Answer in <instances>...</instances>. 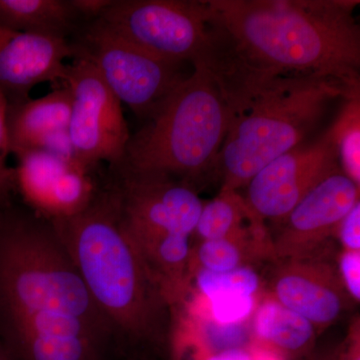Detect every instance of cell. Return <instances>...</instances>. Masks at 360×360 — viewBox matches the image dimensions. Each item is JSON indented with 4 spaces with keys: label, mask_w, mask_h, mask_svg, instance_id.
Here are the masks:
<instances>
[{
    "label": "cell",
    "mask_w": 360,
    "mask_h": 360,
    "mask_svg": "<svg viewBox=\"0 0 360 360\" xmlns=\"http://www.w3.org/2000/svg\"><path fill=\"white\" fill-rule=\"evenodd\" d=\"M328 129L272 160L251 179L243 196L251 212L278 225L319 182L340 169Z\"/></svg>",
    "instance_id": "obj_11"
},
{
    "label": "cell",
    "mask_w": 360,
    "mask_h": 360,
    "mask_svg": "<svg viewBox=\"0 0 360 360\" xmlns=\"http://www.w3.org/2000/svg\"><path fill=\"white\" fill-rule=\"evenodd\" d=\"M105 180L123 226L141 255L194 233L203 206L194 187L167 174L123 165L110 167Z\"/></svg>",
    "instance_id": "obj_6"
},
{
    "label": "cell",
    "mask_w": 360,
    "mask_h": 360,
    "mask_svg": "<svg viewBox=\"0 0 360 360\" xmlns=\"http://www.w3.org/2000/svg\"><path fill=\"white\" fill-rule=\"evenodd\" d=\"M77 46L106 86L137 117L148 120L189 75L184 65L158 58L94 20Z\"/></svg>",
    "instance_id": "obj_8"
},
{
    "label": "cell",
    "mask_w": 360,
    "mask_h": 360,
    "mask_svg": "<svg viewBox=\"0 0 360 360\" xmlns=\"http://www.w3.org/2000/svg\"><path fill=\"white\" fill-rule=\"evenodd\" d=\"M336 238L340 239L342 250L360 251V202L341 220Z\"/></svg>",
    "instance_id": "obj_26"
},
{
    "label": "cell",
    "mask_w": 360,
    "mask_h": 360,
    "mask_svg": "<svg viewBox=\"0 0 360 360\" xmlns=\"http://www.w3.org/2000/svg\"><path fill=\"white\" fill-rule=\"evenodd\" d=\"M193 277L201 295L208 302L225 295L255 296L260 288V276L251 266L224 272L198 269L194 272Z\"/></svg>",
    "instance_id": "obj_21"
},
{
    "label": "cell",
    "mask_w": 360,
    "mask_h": 360,
    "mask_svg": "<svg viewBox=\"0 0 360 360\" xmlns=\"http://www.w3.org/2000/svg\"><path fill=\"white\" fill-rule=\"evenodd\" d=\"M251 331L255 340L277 354L305 352L314 345L317 333L304 317L284 307L271 295L257 307Z\"/></svg>",
    "instance_id": "obj_17"
},
{
    "label": "cell",
    "mask_w": 360,
    "mask_h": 360,
    "mask_svg": "<svg viewBox=\"0 0 360 360\" xmlns=\"http://www.w3.org/2000/svg\"><path fill=\"white\" fill-rule=\"evenodd\" d=\"M146 124L130 136L122 165L160 172L195 188L217 174L232 110L212 72L196 63Z\"/></svg>",
    "instance_id": "obj_5"
},
{
    "label": "cell",
    "mask_w": 360,
    "mask_h": 360,
    "mask_svg": "<svg viewBox=\"0 0 360 360\" xmlns=\"http://www.w3.org/2000/svg\"><path fill=\"white\" fill-rule=\"evenodd\" d=\"M77 18L98 20L112 4L113 0H68Z\"/></svg>",
    "instance_id": "obj_27"
},
{
    "label": "cell",
    "mask_w": 360,
    "mask_h": 360,
    "mask_svg": "<svg viewBox=\"0 0 360 360\" xmlns=\"http://www.w3.org/2000/svg\"><path fill=\"white\" fill-rule=\"evenodd\" d=\"M51 222L115 331L123 359L167 347L174 333V307L125 231L106 180L84 212Z\"/></svg>",
    "instance_id": "obj_2"
},
{
    "label": "cell",
    "mask_w": 360,
    "mask_h": 360,
    "mask_svg": "<svg viewBox=\"0 0 360 360\" xmlns=\"http://www.w3.org/2000/svg\"><path fill=\"white\" fill-rule=\"evenodd\" d=\"M352 96L335 82L311 77H278L253 92L231 108L217 165L220 191L248 186L272 160L304 142L331 101Z\"/></svg>",
    "instance_id": "obj_4"
},
{
    "label": "cell",
    "mask_w": 360,
    "mask_h": 360,
    "mask_svg": "<svg viewBox=\"0 0 360 360\" xmlns=\"http://www.w3.org/2000/svg\"><path fill=\"white\" fill-rule=\"evenodd\" d=\"M96 20L170 63L193 65L207 58L210 37L205 0H113Z\"/></svg>",
    "instance_id": "obj_7"
},
{
    "label": "cell",
    "mask_w": 360,
    "mask_h": 360,
    "mask_svg": "<svg viewBox=\"0 0 360 360\" xmlns=\"http://www.w3.org/2000/svg\"><path fill=\"white\" fill-rule=\"evenodd\" d=\"M71 94L68 139L71 155L90 169L115 167L127 155L130 139L122 104L106 86L94 65L77 54L66 65L63 82Z\"/></svg>",
    "instance_id": "obj_9"
},
{
    "label": "cell",
    "mask_w": 360,
    "mask_h": 360,
    "mask_svg": "<svg viewBox=\"0 0 360 360\" xmlns=\"http://www.w3.org/2000/svg\"><path fill=\"white\" fill-rule=\"evenodd\" d=\"M264 259L276 262L274 250L260 243L224 238L202 240L196 248H191V277L198 269L231 271Z\"/></svg>",
    "instance_id": "obj_19"
},
{
    "label": "cell",
    "mask_w": 360,
    "mask_h": 360,
    "mask_svg": "<svg viewBox=\"0 0 360 360\" xmlns=\"http://www.w3.org/2000/svg\"><path fill=\"white\" fill-rule=\"evenodd\" d=\"M34 315L82 321L120 352L53 224L13 200L0 206V330Z\"/></svg>",
    "instance_id": "obj_3"
},
{
    "label": "cell",
    "mask_w": 360,
    "mask_h": 360,
    "mask_svg": "<svg viewBox=\"0 0 360 360\" xmlns=\"http://www.w3.org/2000/svg\"><path fill=\"white\" fill-rule=\"evenodd\" d=\"M194 233L200 241L224 238L253 241L274 250L269 229L251 212L238 191H220L217 198L203 205Z\"/></svg>",
    "instance_id": "obj_16"
},
{
    "label": "cell",
    "mask_w": 360,
    "mask_h": 360,
    "mask_svg": "<svg viewBox=\"0 0 360 360\" xmlns=\"http://www.w3.org/2000/svg\"><path fill=\"white\" fill-rule=\"evenodd\" d=\"M60 84L39 98L30 97L8 105L6 127L11 155L34 149L71 155L68 139L71 94L66 85Z\"/></svg>",
    "instance_id": "obj_15"
},
{
    "label": "cell",
    "mask_w": 360,
    "mask_h": 360,
    "mask_svg": "<svg viewBox=\"0 0 360 360\" xmlns=\"http://www.w3.org/2000/svg\"><path fill=\"white\" fill-rule=\"evenodd\" d=\"M201 340L212 354L231 349L246 348L252 336L245 322L239 323H219L203 317L200 322Z\"/></svg>",
    "instance_id": "obj_22"
},
{
    "label": "cell",
    "mask_w": 360,
    "mask_h": 360,
    "mask_svg": "<svg viewBox=\"0 0 360 360\" xmlns=\"http://www.w3.org/2000/svg\"><path fill=\"white\" fill-rule=\"evenodd\" d=\"M7 110L8 103L0 92V206L11 202L15 194L14 168L8 163L11 153L7 141Z\"/></svg>",
    "instance_id": "obj_24"
},
{
    "label": "cell",
    "mask_w": 360,
    "mask_h": 360,
    "mask_svg": "<svg viewBox=\"0 0 360 360\" xmlns=\"http://www.w3.org/2000/svg\"><path fill=\"white\" fill-rule=\"evenodd\" d=\"M205 65L229 105L284 77L331 80L360 94L356 0H205Z\"/></svg>",
    "instance_id": "obj_1"
},
{
    "label": "cell",
    "mask_w": 360,
    "mask_h": 360,
    "mask_svg": "<svg viewBox=\"0 0 360 360\" xmlns=\"http://www.w3.org/2000/svg\"><path fill=\"white\" fill-rule=\"evenodd\" d=\"M210 317L219 323L245 322L255 309V296L234 295L210 300Z\"/></svg>",
    "instance_id": "obj_23"
},
{
    "label": "cell",
    "mask_w": 360,
    "mask_h": 360,
    "mask_svg": "<svg viewBox=\"0 0 360 360\" xmlns=\"http://www.w3.org/2000/svg\"><path fill=\"white\" fill-rule=\"evenodd\" d=\"M77 52L68 39L13 32L0 25V92L8 105L27 101L37 85L61 84L66 60Z\"/></svg>",
    "instance_id": "obj_14"
},
{
    "label": "cell",
    "mask_w": 360,
    "mask_h": 360,
    "mask_svg": "<svg viewBox=\"0 0 360 360\" xmlns=\"http://www.w3.org/2000/svg\"><path fill=\"white\" fill-rule=\"evenodd\" d=\"M205 360H255L252 350L248 348H239V349L226 350L210 355Z\"/></svg>",
    "instance_id": "obj_28"
},
{
    "label": "cell",
    "mask_w": 360,
    "mask_h": 360,
    "mask_svg": "<svg viewBox=\"0 0 360 360\" xmlns=\"http://www.w3.org/2000/svg\"><path fill=\"white\" fill-rule=\"evenodd\" d=\"M253 356L255 360H279L278 354L266 347L264 349L260 347L257 348V350L253 352Z\"/></svg>",
    "instance_id": "obj_29"
},
{
    "label": "cell",
    "mask_w": 360,
    "mask_h": 360,
    "mask_svg": "<svg viewBox=\"0 0 360 360\" xmlns=\"http://www.w3.org/2000/svg\"><path fill=\"white\" fill-rule=\"evenodd\" d=\"M15 193L40 217L56 221L84 212L103 182L68 153L34 149L14 155Z\"/></svg>",
    "instance_id": "obj_10"
},
{
    "label": "cell",
    "mask_w": 360,
    "mask_h": 360,
    "mask_svg": "<svg viewBox=\"0 0 360 360\" xmlns=\"http://www.w3.org/2000/svg\"><path fill=\"white\" fill-rule=\"evenodd\" d=\"M338 274L348 295L354 300H360V251H341L338 257Z\"/></svg>",
    "instance_id": "obj_25"
},
{
    "label": "cell",
    "mask_w": 360,
    "mask_h": 360,
    "mask_svg": "<svg viewBox=\"0 0 360 360\" xmlns=\"http://www.w3.org/2000/svg\"><path fill=\"white\" fill-rule=\"evenodd\" d=\"M324 253L276 260L279 264L270 283L272 297L304 317L317 333L335 323L352 300L338 267Z\"/></svg>",
    "instance_id": "obj_13"
},
{
    "label": "cell",
    "mask_w": 360,
    "mask_h": 360,
    "mask_svg": "<svg viewBox=\"0 0 360 360\" xmlns=\"http://www.w3.org/2000/svg\"><path fill=\"white\" fill-rule=\"evenodd\" d=\"M343 101L328 131L335 142L340 169L360 186V96Z\"/></svg>",
    "instance_id": "obj_20"
},
{
    "label": "cell",
    "mask_w": 360,
    "mask_h": 360,
    "mask_svg": "<svg viewBox=\"0 0 360 360\" xmlns=\"http://www.w3.org/2000/svg\"><path fill=\"white\" fill-rule=\"evenodd\" d=\"M0 360H14L13 355L1 342H0Z\"/></svg>",
    "instance_id": "obj_30"
},
{
    "label": "cell",
    "mask_w": 360,
    "mask_h": 360,
    "mask_svg": "<svg viewBox=\"0 0 360 360\" xmlns=\"http://www.w3.org/2000/svg\"><path fill=\"white\" fill-rule=\"evenodd\" d=\"M77 18L68 0H0V25L13 32L68 39Z\"/></svg>",
    "instance_id": "obj_18"
},
{
    "label": "cell",
    "mask_w": 360,
    "mask_h": 360,
    "mask_svg": "<svg viewBox=\"0 0 360 360\" xmlns=\"http://www.w3.org/2000/svg\"><path fill=\"white\" fill-rule=\"evenodd\" d=\"M359 187L340 168L319 182L276 225L271 236L276 262L324 250L341 220L359 202Z\"/></svg>",
    "instance_id": "obj_12"
}]
</instances>
